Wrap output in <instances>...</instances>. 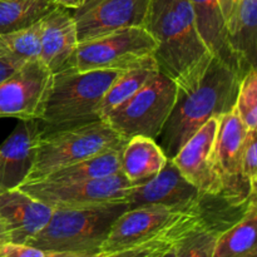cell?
<instances>
[{"label":"cell","instance_id":"obj_29","mask_svg":"<svg viewBox=\"0 0 257 257\" xmlns=\"http://www.w3.org/2000/svg\"><path fill=\"white\" fill-rule=\"evenodd\" d=\"M241 175L256 191L257 187V136L256 130L247 131L241 155Z\"/></svg>","mask_w":257,"mask_h":257},{"label":"cell","instance_id":"obj_11","mask_svg":"<svg viewBox=\"0 0 257 257\" xmlns=\"http://www.w3.org/2000/svg\"><path fill=\"white\" fill-rule=\"evenodd\" d=\"M52 73L39 59L30 60L0 82V118L40 119Z\"/></svg>","mask_w":257,"mask_h":257},{"label":"cell","instance_id":"obj_18","mask_svg":"<svg viewBox=\"0 0 257 257\" xmlns=\"http://www.w3.org/2000/svg\"><path fill=\"white\" fill-rule=\"evenodd\" d=\"M228 45L246 69L257 63V0H231L225 17Z\"/></svg>","mask_w":257,"mask_h":257},{"label":"cell","instance_id":"obj_33","mask_svg":"<svg viewBox=\"0 0 257 257\" xmlns=\"http://www.w3.org/2000/svg\"><path fill=\"white\" fill-rule=\"evenodd\" d=\"M104 252L98 253H73V252H57L53 257H103Z\"/></svg>","mask_w":257,"mask_h":257},{"label":"cell","instance_id":"obj_1","mask_svg":"<svg viewBox=\"0 0 257 257\" xmlns=\"http://www.w3.org/2000/svg\"><path fill=\"white\" fill-rule=\"evenodd\" d=\"M143 28L156 42L153 58L161 73L177 85L193 87L213 55L198 33L188 0H151Z\"/></svg>","mask_w":257,"mask_h":257},{"label":"cell","instance_id":"obj_28","mask_svg":"<svg viewBox=\"0 0 257 257\" xmlns=\"http://www.w3.org/2000/svg\"><path fill=\"white\" fill-rule=\"evenodd\" d=\"M217 236L202 225L197 226L178 241L175 257H212Z\"/></svg>","mask_w":257,"mask_h":257},{"label":"cell","instance_id":"obj_12","mask_svg":"<svg viewBox=\"0 0 257 257\" xmlns=\"http://www.w3.org/2000/svg\"><path fill=\"white\" fill-rule=\"evenodd\" d=\"M151 0H85L72 12L78 43L124 28L143 27Z\"/></svg>","mask_w":257,"mask_h":257},{"label":"cell","instance_id":"obj_15","mask_svg":"<svg viewBox=\"0 0 257 257\" xmlns=\"http://www.w3.org/2000/svg\"><path fill=\"white\" fill-rule=\"evenodd\" d=\"M42 135L39 119H20L0 146V193L20 187L28 180Z\"/></svg>","mask_w":257,"mask_h":257},{"label":"cell","instance_id":"obj_25","mask_svg":"<svg viewBox=\"0 0 257 257\" xmlns=\"http://www.w3.org/2000/svg\"><path fill=\"white\" fill-rule=\"evenodd\" d=\"M54 7L48 0H0V35L35 24Z\"/></svg>","mask_w":257,"mask_h":257},{"label":"cell","instance_id":"obj_27","mask_svg":"<svg viewBox=\"0 0 257 257\" xmlns=\"http://www.w3.org/2000/svg\"><path fill=\"white\" fill-rule=\"evenodd\" d=\"M200 226V225H197ZM195 227L186 228V230L176 231V232L168 233V235L156 237L153 240L147 241V242L140 243V245L131 246V247L122 248V250L114 251V252L105 253L103 257H157L162 253L167 252L170 248L176 246V243L181 240L185 235H187L190 231Z\"/></svg>","mask_w":257,"mask_h":257},{"label":"cell","instance_id":"obj_2","mask_svg":"<svg viewBox=\"0 0 257 257\" xmlns=\"http://www.w3.org/2000/svg\"><path fill=\"white\" fill-rule=\"evenodd\" d=\"M242 75L213 57L201 79L188 89H177L175 104L158 136L161 150L172 160L180 148L212 117L235 107Z\"/></svg>","mask_w":257,"mask_h":257},{"label":"cell","instance_id":"obj_9","mask_svg":"<svg viewBox=\"0 0 257 257\" xmlns=\"http://www.w3.org/2000/svg\"><path fill=\"white\" fill-rule=\"evenodd\" d=\"M135 185L122 173H117L104 178L73 182L30 181L18 188L52 208H78L125 201Z\"/></svg>","mask_w":257,"mask_h":257},{"label":"cell","instance_id":"obj_24","mask_svg":"<svg viewBox=\"0 0 257 257\" xmlns=\"http://www.w3.org/2000/svg\"><path fill=\"white\" fill-rule=\"evenodd\" d=\"M39 55L40 20L24 29L0 35V57L13 67L39 59Z\"/></svg>","mask_w":257,"mask_h":257},{"label":"cell","instance_id":"obj_34","mask_svg":"<svg viewBox=\"0 0 257 257\" xmlns=\"http://www.w3.org/2000/svg\"><path fill=\"white\" fill-rule=\"evenodd\" d=\"M5 242H9V238H8V232H7V228H5L4 222L3 220L0 218V245Z\"/></svg>","mask_w":257,"mask_h":257},{"label":"cell","instance_id":"obj_8","mask_svg":"<svg viewBox=\"0 0 257 257\" xmlns=\"http://www.w3.org/2000/svg\"><path fill=\"white\" fill-rule=\"evenodd\" d=\"M155 49V39L145 28H124L78 43L72 67L78 72L123 70L145 58L152 57Z\"/></svg>","mask_w":257,"mask_h":257},{"label":"cell","instance_id":"obj_7","mask_svg":"<svg viewBox=\"0 0 257 257\" xmlns=\"http://www.w3.org/2000/svg\"><path fill=\"white\" fill-rule=\"evenodd\" d=\"M197 225H202L200 211L183 212L165 206L128 208L114 221L100 252H114Z\"/></svg>","mask_w":257,"mask_h":257},{"label":"cell","instance_id":"obj_6","mask_svg":"<svg viewBox=\"0 0 257 257\" xmlns=\"http://www.w3.org/2000/svg\"><path fill=\"white\" fill-rule=\"evenodd\" d=\"M176 94V83L158 72L132 97L105 114L103 120L125 141L135 136L157 141L175 104Z\"/></svg>","mask_w":257,"mask_h":257},{"label":"cell","instance_id":"obj_20","mask_svg":"<svg viewBox=\"0 0 257 257\" xmlns=\"http://www.w3.org/2000/svg\"><path fill=\"white\" fill-rule=\"evenodd\" d=\"M167 160L157 141L145 136H135L125 141L120 150V172L137 185L157 175Z\"/></svg>","mask_w":257,"mask_h":257},{"label":"cell","instance_id":"obj_17","mask_svg":"<svg viewBox=\"0 0 257 257\" xmlns=\"http://www.w3.org/2000/svg\"><path fill=\"white\" fill-rule=\"evenodd\" d=\"M53 208L20 188L0 193V218L9 242L28 243L49 222Z\"/></svg>","mask_w":257,"mask_h":257},{"label":"cell","instance_id":"obj_23","mask_svg":"<svg viewBox=\"0 0 257 257\" xmlns=\"http://www.w3.org/2000/svg\"><path fill=\"white\" fill-rule=\"evenodd\" d=\"M122 150V148H120ZM120 150H112L99 153L87 160L60 168L43 178L50 182H73L104 178L120 172Z\"/></svg>","mask_w":257,"mask_h":257},{"label":"cell","instance_id":"obj_22","mask_svg":"<svg viewBox=\"0 0 257 257\" xmlns=\"http://www.w3.org/2000/svg\"><path fill=\"white\" fill-rule=\"evenodd\" d=\"M212 257H257V205L216 238Z\"/></svg>","mask_w":257,"mask_h":257},{"label":"cell","instance_id":"obj_35","mask_svg":"<svg viewBox=\"0 0 257 257\" xmlns=\"http://www.w3.org/2000/svg\"><path fill=\"white\" fill-rule=\"evenodd\" d=\"M176 245H177V243H176ZM175 256H176V246H173V247L170 248L167 252L162 253V255H160L157 257H175Z\"/></svg>","mask_w":257,"mask_h":257},{"label":"cell","instance_id":"obj_30","mask_svg":"<svg viewBox=\"0 0 257 257\" xmlns=\"http://www.w3.org/2000/svg\"><path fill=\"white\" fill-rule=\"evenodd\" d=\"M55 253L27 243L5 242L0 245V257H53Z\"/></svg>","mask_w":257,"mask_h":257},{"label":"cell","instance_id":"obj_32","mask_svg":"<svg viewBox=\"0 0 257 257\" xmlns=\"http://www.w3.org/2000/svg\"><path fill=\"white\" fill-rule=\"evenodd\" d=\"M18 68L13 67L12 64H9L8 62H5L2 57H0V82L3 79H5L7 77H9L14 70H17Z\"/></svg>","mask_w":257,"mask_h":257},{"label":"cell","instance_id":"obj_14","mask_svg":"<svg viewBox=\"0 0 257 257\" xmlns=\"http://www.w3.org/2000/svg\"><path fill=\"white\" fill-rule=\"evenodd\" d=\"M202 193L193 187L168 158L156 176L132 187L125 197L128 208L140 206H165L172 210L200 211Z\"/></svg>","mask_w":257,"mask_h":257},{"label":"cell","instance_id":"obj_19","mask_svg":"<svg viewBox=\"0 0 257 257\" xmlns=\"http://www.w3.org/2000/svg\"><path fill=\"white\" fill-rule=\"evenodd\" d=\"M195 14L198 33L211 54L241 75L247 72L230 49L225 29V14L218 0H188Z\"/></svg>","mask_w":257,"mask_h":257},{"label":"cell","instance_id":"obj_21","mask_svg":"<svg viewBox=\"0 0 257 257\" xmlns=\"http://www.w3.org/2000/svg\"><path fill=\"white\" fill-rule=\"evenodd\" d=\"M158 72L160 69L153 55L140 60L127 69L120 70L100 102L99 109H98L100 119H103L104 115L108 114L110 110L122 104L124 100L132 97Z\"/></svg>","mask_w":257,"mask_h":257},{"label":"cell","instance_id":"obj_10","mask_svg":"<svg viewBox=\"0 0 257 257\" xmlns=\"http://www.w3.org/2000/svg\"><path fill=\"white\" fill-rule=\"evenodd\" d=\"M247 128L233 107L220 115L216 137V162L222 180V193L232 205L246 207L256 200V191L241 175V155Z\"/></svg>","mask_w":257,"mask_h":257},{"label":"cell","instance_id":"obj_26","mask_svg":"<svg viewBox=\"0 0 257 257\" xmlns=\"http://www.w3.org/2000/svg\"><path fill=\"white\" fill-rule=\"evenodd\" d=\"M235 108L248 131L257 128V73L251 68L241 77Z\"/></svg>","mask_w":257,"mask_h":257},{"label":"cell","instance_id":"obj_4","mask_svg":"<svg viewBox=\"0 0 257 257\" xmlns=\"http://www.w3.org/2000/svg\"><path fill=\"white\" fill-rule=\"evenodd\" d=\"M128 210L125 201L78 208H53L44 228L27 245L53 252H100L114 221Z\"/></svg>","mask_w":257,"mask_h":257},{"label":"cell","instance_id":"obj_3","mask_svg":"<svg viewBox=\"0 0 257 257\" xmlns=\"http://www.w3.org/2000/svg\"><path fill=\"white\" fill-rule=\"evenodd\" d=\"M120 70L78 72L70 67L52 75L40 123L44 131L63 130L100 119V102Z\"/></svg>","mask_w":257,"mask_h":257},{"label":"cell","instance_id":"obj_31","mask_svg":"<svg viewBox=\"0 0 257 257\" xmlns=\"http://www.w3.org/2000/svg\"><path fill=\"white\" fill-rule=\"evenodd\" d=\"M50 4L53 5H58V7H63L67 8V9L74 10L77 8L82 7L84 4L85 0H48Z\"/></svg>","mask_w":257,"mask_h":257},{"label":"cell","instance_id":"obj_13","mask_svg":"<svg viewBox=\"0 0 257 257\" xmlns=\"http://www.w3.org/2000/svg\"><path fill=\"white\" fill-rule=\"evenodd\" d=\"M218 124L220 117L208 119L172 158L181 175L202 195L222 193L215 152Z\"/></svg>","mask_w":257,"mask_h":257},{"label":"cell","instance_id":"obj_16","mask_svg":"<svg viewBox=\"0 0 257 257\" xmlns=\"http://www.w3.org/2000/svg\"><path fill=\"white\" fill-rule=\"evenodd\" d=\"M78 35L72 12L55 5L40 19L39 60L52 74L72 67Z\"/></svg>","mask_w":257,"mask_h":257},{"label":"cell","instance_id":"obj_5","mask_svg":"<svg viewBox=\"0 0 257 257\" xmlns=\"http://www.w3.org/2000/svg\"><path fill=\"white\" fill-rule=\"evenodd\" d=\"M124 143V138L103 119L63 130H43L34 165L25 182L43 180L54 171L99 153L120 150Z\"/></svg>","mask_w":257,"mask_h":257}]
</instances>
